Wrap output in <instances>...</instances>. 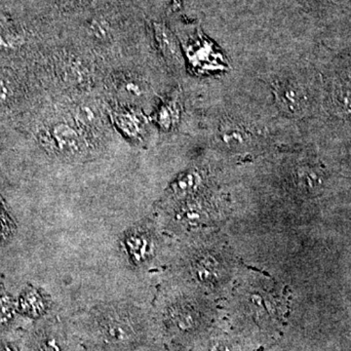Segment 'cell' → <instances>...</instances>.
I'll use <instances>...</instances> for the list:
<instances>
[{
  "instance_id": "15",
  "label": "cell",
  "mask_w": 351,
  "mask_h": 351,
  "mask_svg": "<svg viewBox=\"0 0 351 351\" xmlns=\"http://www.w3.org/2000/svg\"><path fill=\"white\" fill-rule=\"evenodd\" d=\"M78 117H80V121L86 124V125H93V123L96 122L98 115L96 114L94 110H92V108L83 107L80 108Z\"/></svg>"
},
{
  "instance_id": "10",
  "label": "cell",
  "mask_w": 351,
  "mask_h": 351,
  "mask_svg": "<svg viewBox=\"0 0 351 351\" xmlns=\"http://www.w3.org/2000/svg\"><path fill=\"white\" fill-rule=\"evenodd\" d=\"M18 311V302L10 295H0V327L6 328L12 324Z\"/></svg>"
},
{
  "instance_id": "5",
  "label": "cell",
  "mask_w": 351,
  "mask_h": 351,
  "mask_svg": "<svg viewBox=\"0 0 351 351\" xmlns=\"http://www.w3.org/2000/svg\"><path fill=\"white\" fill-rule=\"evenodd\" d=\"M122 246L126 257L132 265H140L147 262L152 255V243L147 232L132 230L125 233L122 239Z\"/></svg>"
},
{
  "instance_id": "11",
  "label": "cell",
  "mask_w": 351,
  "mask_h": 351,
  "mask_svg": "<svg viewBox=\"0 0 351 351\" xmlns=\"http://www.w3.org/2000/svg\"><path fill=\"white\" fill-rule=\"evenodd\" d=\"M180 117V108L175 101H170L160 108L158 112L159 125L164 129H169L177 123Z\"/></svg>"
},
{
  "instance_id": "4",
  "label": "cell",
  "mask_w": 351,
  "mask_h": 351,
  "mask_svg": "<svg viewBox=\"0 0 351 351\" xmlns=\"http://www.w3.org/2000/svg\"><path fill=\"white\" fill-rule=\"evenodd\" d=\"M55 149L62 156L76 158L85 152V143L82 136L73 127L66 123L58 124L53 129Z\"/></svg>"
},
{
  "instance_id": "12",
  "label": "cell",
  "mask_w": 351,
  "mask_h": 351,
  "mask_svg": "<svg viewBox=\"0 0 351 351\" xmlns=\"http://www.w3.org/2000/svg\"><path fill=\"white\" fill-rule=\"evenodd\" d=\"M200 177L196 172H189L182 175L177 180V182L173 184V189L175 193L179 195H184V193H191L195 191L199 184Z\"/></svg>"
},
{
  "instance_id": "16",
  "label": "cell",
  "mask_w": 351,
  "mask_h": 351,
  "mask_svg": "<svg viewBox=\"0 0 351 351\" xmlns=\"http://www.w3.org/2000/svg\"><path fill=\"white\" fill-rule=\"evenodd\" d=\"M0 351H21V350L15 343H10V341H1Z\"/></svg>"
},
{
  "instance_id": "14",
  "label": "cell",
  "mask_w": 351,
  "mask_h": 351,
  "mask_svg": "<svg viewBox=\"0 0 351 351\" xmlns=\"http://www.w3.org/2000/svg\"><path fill=\"white\" fill-rule=\"evenodd\" d=\"M91 31L95 36L99 38H105L108 36V25L101 20H94L91 25Z\"/></svg>"
},
{
  "instance_id": "13",
  "label": "cell",
  "mask_w": 351,
  "mask_h": 351,
  "mask_svg": "<svg viewBox=\"0 0 351 351\" xmlns=\"http://www.w3.org/2000/svg\"><path fill=\"white\" fill-rule=\"evenodd\" d=\"M12 232V223L5 211L0 206V243L5 241Z\"/></svg>"
},
{
  "instance_id": "7",
  "label": "cell",
  "mask_w": 351,
  "mask_h": 351,
  "mask_svg": "<svg viewBox=\"0 0 351 351\" xmlns=\"http://www.w3.org/2000/svg\"><path fill=\"white\" fill-rule=\"evenodd\" d=\"M154 27L157 43L163 53V56L175 66H181L182 52L174 34L165 25L157 24Z\"/></svg>"
},
{
  "instance_id": "6",
  "label": "cell",
  "mask_w": 351,
  "mask_h": 351,
  "mask_svg": "<svg viewBox=\"0 0 351 351\" xmlns=\"http://www.w3.org/2000/svg\"><path fill=\"white\" fill-rule=\"evenodd\" d=\"M50 302L43 291L34 287L25 289L18 301V311L32 320L40 319L47 314Z\"/></svg>"
},
{
  "instance_id": "8",
  "label": "cell",
  "mask_w": 351,
  "mask_h": 351,
  "mask_svg": "<svg viewBox=\"0 0 351 351\" xmlns=\"http://www.w3.org/2000/svg\"><path fill=\"white\" fill-rule=\"evenodd\" d=\"M115 122L128 137L138 138L143 129L142 119L136 113L130 112H117L114 114Z\"/></svg>"
},
{
  "instance_id": "2",
  "label": "cell",
  "mask_w": 351,
  "mask_h": 351,
  "mask_svg": "<svg viewBox=\"0 0 351 351\" xmlns=\"http://www.w3.org/2000/svg\"><path fill=\"white\" fill-rule=\"evenodd\" d=\"M274 98L281 112L290 117L304 114L307 107L306 92L292 80H281L274 85Z\"/></svg>"
},
{
  "instance_id": "1",
  "label": "cell",
  "mask_w": 351,
  "mask_h": 351,
  "mask_svg": "<svg viewBox=\"0 0 351 351\" xmlns=\"http://www.w3.org/2000/svg\"><path fill=\"white\" fill-rule=\"evenodd\" d=\"M77 328L80 345L87 351H138L149 339L144 316L124 304L96 307Z\"/></svg>"
},
{
  "instance_id": "3",
  "label": "cell",
  "mask_w": 351,
  "mask_h": 351,
  "mask_svg": "<svg viewBox=\"0 0 351 351\" xmlns=\"http://www.w3.org/2000/svg\"><path fill=\"white\" fill-rule=\"evenodd\" d=\"M215 141L219 149L226 152H241L250 147L253 136L239 122L226 120L219 124Z\"/></svg>"
},
{
  "instance_id": "9",
  "label": "cell",
  "mask_w": 351,
  "mask_h": 351,
  "mask_svg": "<svg viewBox=\"0 0 351 351\" xmlns=\"http://www.w3.org/2000/svg\"><path fill=\"white\" fill-rule=\"evenodd\" d=\"M295 180L298 188L304 191H313L319 184V177L311 166L302 165L295 171Z\"/></svg>"
}]
</instances>
